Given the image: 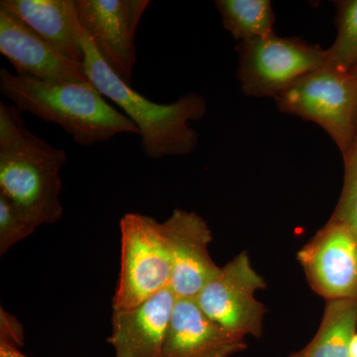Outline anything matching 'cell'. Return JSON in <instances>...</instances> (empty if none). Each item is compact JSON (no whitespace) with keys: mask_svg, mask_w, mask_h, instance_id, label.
Returning a JSON list of instances; mask_svg holds the SVG:
<instances>
[{"mask_svg":"<svg viewBox=\"0 0 357 357\" xmlns=\"http://www.w3.org/2000/svg\"><path fill=\"white\" fill-rule=\"evenodd\" d=\"M21 112L0 102V192L37 229L62 218L67 153L26 128Z\"/></svg>","mask_w":357,"mask_h":357,"instance_id":"1","label":"cell"},{"mask_svg":"<svg viewBox=\"0 0 357 357\" xmlns=\"http://www.w3.org/2000/svg\"><path fill=\"white\" fill-rule=\"evenodd\" d=\"M121 274L114 311L132 309L170 285L172 246L165 222L142 213L121 220Z\"/></svg>","mask_w":357,"mask_h":357,"instance_id":"4","label":"cell"},{"mask_svg":"<svg viewBox=\"0 0 357 357\" xmlns=\"http://www.w3.org/2000/svg\"><path fill=\"white\" fill-rule=\"evenodd\" d=\"M244 338L211 321L195 299H177L161 357H231L245 351Z\"/></svg>","mask_w":357,"mask_h":357,"instance_id":"12","label":"cell"},{"mask_svg":"<svg viewBox=\"0 0 357 357\" xmlns=\"http://www.w3.org/2000/svg\"><path fill=\"white\" fill-rule=\"evenodd\" d=\"M0 53L11 63L20 76L57 83L89 81L83 65L61 53L2 4Z\"/></svg>","mask_w":357,"mask_h":357,"instance_id":"10","label":"cell"},{"mask_svg":"<svg viewBox=\"0 0 357 357\" xmlns=\"http://www.w3.org/2000/svg\"><path fill=\"white\" fill-rule=\"evenodd\" d=\"M297 257L310 286L321 297H357V238L344 223L330 218Z\"/></svg>","mask_w":357,"mask_h":357,"instance_id":"8","label":"cell"},{"mask_svg":"<svg viewBox=\"0 0 357 357\" xmlns=\"http://www.w3.org/2000/svg\"><path fill=\"white\" fill-rule=\"evenodd\" d=\"M215 3L225 29L239 43L276 34V16L269 0H217Z\"/></svg>","mask_w":357,"mask_h":357,"instance_id":"16","label":"cell"},{"mask_svg":"<svg viewBox=\"0 0 357 357\" xmlns=\"http://www.w3.org/2000/svg\"><path fill=\"white\" fill-rule=\"evenodd\" d=\"M61 53L83 65L84 29L77 0H1Z\"/></svg>","mask_w":357,"mask_h":357,"instance_id":"14","label":"cell"},{"mask_svg":"<svg viewBox=\"0 0 357 357\" xmlns=\"http://www.w3.org/2000/svg\"><path fill=\"white\" fill-rule=\"evenodd\" d=\"M36 227L26 220L14 204L0 192V255L31 236Z\"/></svg>","mask_w":357,"mask_h":357,"instance_id":"19","label":"cell"},{"mask_svg":"<svg viewBox=\"0 0 357 357\" xmlns=\"http://www.w3.org/2000/svg\"><path fill=\"white\" fill-rule=\"evenodd\" d=\"M0 357H28L20 351V347L0 340Z\"/></svg>","mask_w":357,"mask_h":357,"instance_id":"21","label":"cell"},{"mask_svg":"<svg viewBox=\"0 0 357 357\" xmlns=\"http://www.w3.org/2000/svg\"><path fill=\"white\" fill-rule=\"evenodd\" d=\"M349 357H357V333L351 340V349H349Z\"/></svg>","mask_w":357,"mask_h":357,"instance_id":"22","label":"cell"},{"mask_svg":"<svg viewBox=\"0 0 357 357\" xmlns=\"http://www.w3.org/2000/svg\"><path fill=\"white\" fill-rule=\"evenodd\" d=\"M344 162V185L331 218L347 225L357 238V137Z\"/></svg>","mask_w":357,"mask_h":357,"instance_id":"18","label":"cell"},{"mask_svg":"<svg viewBox=\"0 0 357 357\" xmlns=\"http://www.w3.org/2000/svg\"><path fill=\"white\" fill-rule=\"evenodd\" d=\"M266 288L246 251L220 267L197 296V304L208 318L225 330L245 337H260L267 309L256 300V291Z\"/></svg>","mask_w":357,"mask_h":357,"instance_id":"7","label":"cell"},{"mask_svg":"<svg viewBox=\"0 0 357 357\" xmlns=\"http://www.w3.org/2000/svg\"><path fill=\"white\" fill-rule=\"evenodd\" d=\"M237 79L244 95L272 98L312 70L326 65L325 49L296 37L266 38L239 43Z\"/></svg>","mask_w":357,"mask_h":357,"instance_id":"6","label":"cell"},{"mask_svg":"<svg viewBox=\"0 0 357 357\" xmlns=\"http://www.w3.org/2000/svg\"><path fill=\"white\" fill-rule=\"evenodd\" d=\"M176 300L167 287L139 306L114 311L109 342L114 357H161Z\"/></svg>","mask_w":357,"mask_h":357,"instance_id":"13","label":"cell"},{"mask_svg":"<svg viewBox=\"0 0 357 357\" xmlns=\"http://www.w3.org/2000/svg\"><path fill=\"white\" fill-rule=\"evenodd\" d=\"M149 0H77L79 21L105 62L131 86L136 32Z\"/></svg>","mask_w":357,"mask_h":357,"instance_id":"9","label":"cell"},{"mask_svg":"<svg viewBox=\"0 0 357 357\" xmlns=\"http://www.w3.org/2000/svg\"><path fill=\"white\" fill-rule=\"evenodd\" d=\"M0 340L16 345H23V331L21 325L10 314L1 309L0 312Z\"/></svg>","mask_w":357,"mask_h":357,"instance_id":"20","label":"cell"},{"mask_svg":"<svg viewBox=\"0 0 357 357\" xmlns=\"http://www.w3.org/2000/svg\"><path fill=\"white\" fill-rule=\"evenodd\" d=\"M351 76L354 77V79H356V84H357V67L354 68V70L351 72ZM356 126H357V122H356Z\"/></svg>","mask_w":357,"mask_h":357,"instance_id":"23","label":"cell"},{"mask_svg":"<svg viewBox=\"0 0 357 357\" xmlns=\"http://www.w3.org/2000/svg\"><path fill=\"white\" fill-rule=\"evenodd\" d=\"M337 36L326 49V65L351 73L357 67V0L335 1Z\"/></svg>","mask_w":357,"mask_h":357,"instance_id":"17","label":"cell"},{"mask_svg":"<svg viewBox=\"0 0 357 357\" xmlns=\"http://www.w3.org/2000/svg\"><path fill=\"white\" fill-rule=\"evenodd\" d=\"M0 91L20 112L57 124L81 146L105 142L122 133L139 135L135 123L110 105L89 81H41L1 68Z\"/></svg>","mask_w":357,"mask_h":357,"instance_id":"2","label":"cell"},{"mask_svg":"<svg viewBox=\"0 0 357 357\" xmlns=\"http://www.w3.org/2000/svg\"><path fill=\"white\" fill-rule=\"evenodd\" d=\"M83 48L84 75L135 123L148 158L185 156L196 150L199 136L191 122L204 119L206 114L203 96L189 93L170 105L152 102L115 74L84 30Z\"/></svg>","mask_w":357,"mask_h":357,"instance_id":"3","label":"cell"},{"mask_svg":"<svg viewBox=\"0 0 357 357\" xmlns=\"http://www.w3.org/2000/svg\"><path fill=\"white\" fill-rule=\"evenodd\" d=\"M357 328V297L326 301L316 335L289 357H349Z\"/></svg>","mask_w":357,"mask_h":357,"instance_id":"15","label":"cell"},{"mask_svg":"<svg viewBox=\"0 0 357 357\" xmlns=\"http://www.w3.org/2000/svg\"><path fill=\"white\" fill-rule=\"evenodd\" d=\"M281 112L314 122L335 143L342 158L357 137V84L351 73L323 66L275 98Z\"/></svg>","mask_w":357,"mask_h":357,"instance_id":"5","label":"cell"},{"mask_svg":"<svg viewBox=\"0 0 357 357\" xmlns=\"http://www.w3.org/2000/svg\"><path fill=\"white\" fill-rule=\"evenodd\" d=\"M164 222L173 255L169 287L177 299H196L220 269L208 253L211 230L198 213L180 208Z\"/></svg>","mask_w":357,"mask_h":357,"instance_id":"11","label":"cell"}]
</instances>
